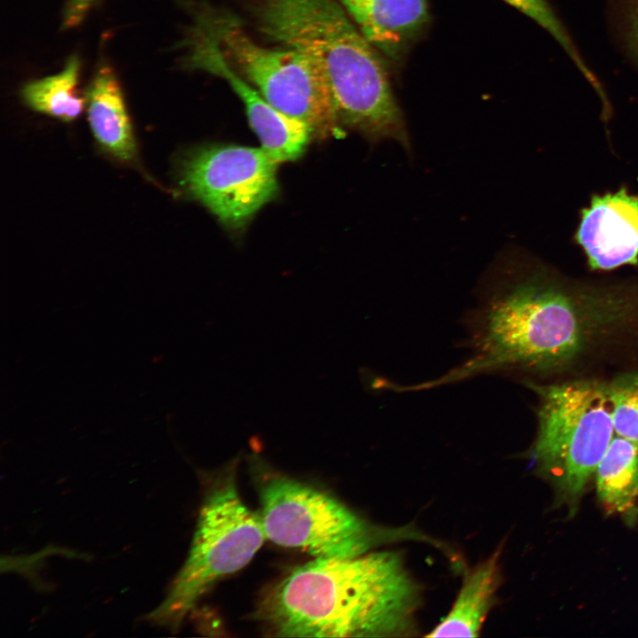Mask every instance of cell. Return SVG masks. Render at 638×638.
Segmentation results:
<instances>
[{
    "label": "cell",
    "instance_id": "obj_1",
    "mask_svg": "<svg viewBox=\"0 0 638 638\" xmlns=\"http://www.w3.org/2000/svg\"><path fill=\"white\" fill-rule=\"evenodd\" d=\"M502 260L480 311L475 354L443 382L486 371H549L568 365L595 340L631 318V293L571 285L521 255Z\"/></svg>",
    "mask_w": 638,
    "mask_h": 638
},
{
    "label": "cell",
    "instance_id": "obj_2",
    "mask_svg": "<svg viewBox=\"0 0 638 638\" xmlns=\"http://www.w3.org/2000/svg\"><path fill=\"white\" fill-rule=\"evenodd\" d=\"M423 588L395 550L315 558L265 595L258 619L279 637H408Z\"/></svg>",
    "mask_w": 638,
    "mask_h": 638
},
{
    "label": "cell",
    "instance_id": "obj_3",
    "mask_svg": "<svg viewBox=\"0 0 638 638\" xmlns=\"http://www.w3.org/2000/svg\"><path fill=\"white\" fill-rule=\"evenodd\" d=\"M256 28L307 57L320 71L340 128L370 142L394 140L411 149L388 64L338 0H251Z\"/></svg>",
    "mask_w": 638,
    "mask_h": 638
},
{
    "label": "cell",
    "instance_id": "obj_4",
    "mask_svg": "<svg viewBox=\"0 0 638 638\" xmlns=\"http://www.w3.org/2000/svg\"><path fill=\"white\" fill-rule=\"evenodd\" d=\"M530 387L540 397L532 467L553 488L556 503L573 514L615 432L608 384L580 379Z\"/></svg>",
    "mask_w": 638,
    "mask_h": 638
},
{
    "label": "cell",
    "instance_id": "obj_5",
    "mask_svg": "<svg viewBox=\"0 0 638 638\" xmlns=\"http://www.w3.org/2000/svg\"><path fill=\"white\" fill-rule=\"evenodd\" d=\"M236 471L232 462L208 484L186 561L165 599L146 615L149 622L178 630L202 595L245 566L267 539L260 514L238 494Z\"/></svg>",
    "mask_w": 638,
    "mask_h": 638
},
{
    "label": "cell",
    "instance_id": "obj_6",
    "mask_svg": "<svg viewBox=\"0 0 638 638\" xmlns=\"http://www.w3.org/2000/svg\"><path fill=\"white\" fill-rule=\"evenodd\" d=\"M259 481L266 538L315 558H349L400 541L439 542L413 525L388 527L361 517L335 497L276 472Z\"/></svg>",
    "mask_w": 638,
    "mask_h": 638
},
{
    "label": "cell",
    "instance_id": "obj_7",
    "mask_svg": "<svg viewBox=\"0 0 638 638\" xmlns=\"http://www.w3.org/2000/svg\"><path fill=\"white\" fill-rule=\"evenodd\" d=\"M194 22L214 40L229 66L269 104L307 124L313 137L339 134L329 88L313 62L289 47H266L232 13L201 6Z\"/></svg>",
    "mask_w": 638,
    "mask_h": 638
},
{
    "label": "cell",
    "instance_id": "obj_8",
    "mask_svg": "<svg viewBox=\"0 0 638 638\" xmlns=\"http://www.w3.org/2000/svg\"><path fill=\"white\" fill-rule=\"evenodd\" d=\"M276 165L262 148L209 145L187 156L182 183L225 227L241 230L276 197Z\"/></svg>",
    "mask_w": 638,
    "mask_h": 638
},
{
    "label": "cell",
    "instance_id": "obj_9",
    "mask_svg": "<svg viewBox=\"0 0 638 638\" xmlns=\"http://www.w3.org/2000/svg\"><path fill=\"white\" fill-rule=\"evenodd\" d=\"M184 66L224 79L242 100L261 148L276 163L295 160L313 137L309 127L269 104L226 62L214 40L192 26L184 40Z\"/></svg>",
    "mask_w": 638,
    "mask_h": 638
},
{
    "label": "cell",
    "instance_id": "obj_10",
    "mask_svg": "<svg viewBox=\"0 0 638 638\" xmlns=\"http://www.w3.org/2000/svg\"><path fill=\"white\" fill-rule=\"evenodd\" d=\"M575 240L592 269L637 264L638 196L625 188L594 196L581 211Z\"/></svg>",
    "mask_w": 638,
    "mask_h": 638
},
{
    "label": "cell",
    "instance_id": "obj_11",
    "mask_svg": "<svg viewBox=\"0 0 638 638\" xmlns=\"http://www.w3.org/2000/svg\"><path fill=\"white\" fill-rule=\"evenodd\" d=\"M389 66H401L431 19L427 0H338Z\"/></svg>",
    "mask_w": 638,
    "mask_h": 638
},
{
    "label": "cell",
    "instance_id": "obj_12",
    "mask_svg": "<svg viewBox=\"0 0 638 638\" xmlns=\"http://www.w3.org/2000/svg\"><path fill=\"white\" fill-rule=\"evenodd\" d=\"M501 549L472 567L447 616L428 637H475L479 635L502 583Z\"/></svg>",
    "mask_w": 638,
    "mask_h": 638
},
{
    "label": "cell",
    "instance_id": "obj_13",
    "mask_svg": "<svg viewBox=\"0 0 638 638\" xmlns=\"http://www.w3.org/2000/svg\"><path fill=\"white\" fill-rule=\"evenodd\" d=\"M86 99L89 126L97 141L116 158L131 160L136 154L132 126L112 68L103 66L97 71Z\"/></svg>",
    "mask_w": 638,
    "mask_h": 638
},
{
    "label": "cell",
    "instance_id": "obj_14",
    "mask_svg": "<svg viewBox=\"0 0 638 638\" xmlns=\"http://www.w3.org/2000/svg\"><path fill=\"white\" fill-rule=\"evenodd\" d=\"M598 499L628 525L638 521V442L613 437L596 471Z\"/></svg>",
    "mask_w": 638,
    "mask_h": 638
},
{
    "label": "cell",
    "instance_id": "obj_15",
    "mask_svg": "<svg viewBox=\"0 0 638 638\" xmlns=\"http://www.w3.org/2000/svg\"><path fill=\"white\" fill-rule=\"evenodd\" d=\"M80 67L79 58L71 56L60 72L27 83L23 100L35 111L61 121L76 119L87 102L78 90Z\"/></svg>",
    "mask_w": 638,
    "mask_h": 638
},
{
    "label": "cell",
    "instance_id": "obj_16",
    "mask_svg": "<svg viewBox=\"0 0 638 638\" xmlns=\"http://www.w3.org/2000/svg\"><path fill=\"white\" fill-rule=\"evenodd\" d=\"M502 1L516 8L545 29L564 50L566 54L575 64L583 76L594 87V89H598L601 86L598 79L595 76L592 70L587 66L582 56L580 54L575 43L572 40L562 21L558 19L549 0Z\"/></svg>",
    "mask_w": 638,
    "mask_h": 638
},
{
    "label": "cell",
    "instance_id": "obj_17",
    "mask_svg": "<svg viewBox=\"0 0 638 638\" xmlns=\"http://www.w3.org/2000/svg\"><path fill=\"white\" fill-rule=\"evenodd\" d=\"M608 388L615 433L638 442V370L617 376Z\"/></svg>",
    "mask_w": 638,
    "mask_h": 638
},
{
    "label": "cell",
    "instance_id": "obj_18",
    "mask_svg": "<svg viewBox=\"0 0 638 638\" xmlns=\"http://www.w3.org/2000/svg\"><path fill=\"white\" fill-rule=\"evenodd\" d=\"M626 43L638 61V0H629L626 12Z\"/></svg>",
    "mask_w": 638,
    "mask_h": 638
},
{
    "label": "cell",
    "instance_id": "obj_19",
    "mask_svg": "<svg viewBox=\"0 0 638 638\" xmlns=\"http://www.w3.org/2000/svg\"><path fill=\"white\" fill-rule=\"evenodd\" d=\"M97 0H67L64 12L65 27L79 24Z\"/></svg>",
    "mask_w": 638,
    "mask_h": 638
}]
</instances>
